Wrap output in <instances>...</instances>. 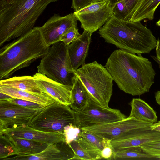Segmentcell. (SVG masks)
<instances>
[{
  "label": "cell",
  "mask_w": 160,
  "mask_h": 160,
  "mask_svg": "<svg viewBox=\"0 0 160 160\" xmlns=\"http://www.w3.org/2000/svg\"><path fill=\"white\" fill-rule=\"evenodd\" d=\"M105 67L120 89L132 96L148 92L154 82L156 73L152 63L141 54L115 50L108 58Z\"/></svg>",
  "instance_id": "obj_1"
},
{
  "label": "cell",
  "mask_w": 160,
  "mask_h": 160,
  "mask_svg": "<svg viewBox=\"0 0 160 160\" xmlns=\"http://www.w3.org/2000/svg\"><path fill=\"white\" fill-rule=\"evenodd\" d=\"M59 0H0V46L33 28L50 3Z\"/></svg>",
  "instance_id": "obj_2"
},
{
  "label": "cell",
  "mask_w": 160,
  "mask_h": 160,
  "mask_svg": "<svg viewBox=\"0 0 160 160\" xmlns=\"http://www.w3.org/2000/svg\"><path fill=\"white\" fill-rule=\"evenodd\" d=\"M41 27H36L0 50V79H7L48 53Z\"/></svg>",
  "instance_id": "obj_3"
},
{
  "label": "cell",
  "mask_w": 160,
  "mask_h": 160,
  "mask_svg": "<svg viewBox=\"0 0 160 160\" xmlns=\"http://www.w3.org/2000/svg\"><path fill=\"white\" fill-rule=\"evenodd\" d=\"M98 33L106 42L137 54L149 53L156 48L157 43L152 31L140 21H126L114 16Z\"/></svg>",
  "instance_id": "obj_4"
},
{
  "label": "cell",
  "mask_w": 160,
  "mask_h": 160,
  "mask_svg": "<svg viewBox=\"0 0 160 160\" xmlns=\"http://www.w3.org/2000/svg\"><path fill=\"white\" fill-rule=\"evenodd\" d=\"M75 73L98 104L108 107L112 94L113 79L107 68L95 61L84 64Z\"/></svg>",
  "instance_id": "obj_5"
},
{
  "label": "cell",
  "mask_w": 160,
  "mask_h": 160,
  "mask_svg": "<svg viewBox=\"0 0 160 160\" xmlns=\"http://www.w3.org/2000/svg\"><path fill=\"white\" fill-rule=\"evenodd\" d=\"M38 73L61 84L72 87L77 77L69 60L67 46L62 41L51 46L37 67Z\"/></svg>",
  "instance_id": "obj_6"
},
{
  "label": "cell",
  "mask_w": 160,
  "mask_h": 160,
  "mask_svg": "<svg viewBox=\"0 0 160 160\" xmlns=\"http://www.w3.org/2000/svg\"><path fill=\"white\" fill-rule=\"evenodd\" d=\"M75 111L69 106L56 102L39 111L28 125L43 131L63 133L66 126L70 124L75 125Z\"/></svg>",
  "instance_id": "obj_7"
},
{
  "label": "cell",
  "mask_w": 160,
  "mask_h": 160,
  "mask_svg": "<svg viewBox=\"0 0 160 160\" xmlns=\"http://www.w3.org/2000/svg\"><path fill=\"white\" fill-rule=\"evenodd\" d=\"M75 113V125L80 128L121 120L127 117L119 110L103 107L91 99L83 109Z\"/></svg>",
  "instance_id": "obj_8"
},
{
  "label": "cell",
  "mask_w": 160,
  "mask_h": 160,
  "mask_svg": "<svg viewBox=\"0 0 160 160\" xmlns=\"http://www.w3.org/2000/svg\"><path fill=\"white\" fill-rule=\"evenodd\" d=\"M73 13L80 22L81 28L92 33L114 16L112 7L108 0L92 2Z\"/></svg>",
  "instance_id": "obj_9"
},
{
  "label": "cell",
  "mask_w": 160,
  "mask_h": 160,
  "mask_svg": "<svg viewBox=\"0 0 160 160\" xmlns=\"http://www.w3.org/2000/svg\"><path fill=\"white\" fill-rule=\"evenodd\" d=\"M153 123L128 116L124 119L80 128L100 137L112 140L129 132L150 128Z\"/></svg>",
  "instance_id": "obj_10"
},
{
  "label": "cell",
  "mask_w": 160,
  "mask_h": 160,
  "mask_svg": "<svg viewBox=\"0 0 160 160\" xmlns=\"http://www.w3.org/2000/svg\"><path fill=\"white\" fill-rule=\"evenodd\" d=\"M40 110L28 108L6 100H0V131L8 128L28 125Z\"/></svg>",
  "instance_id": "obj_11"
},
{
  "label": "cell",
  "mask_w": 160,
  "mask_h": 160,
  "mask_svg": "<svg viewBox=\"0 0 160 160\" xmlns=\"http://www.w3.org/2000/svg\"><path fill=\"white\" fill-rule=\"evenodd\" d=\"M0 134L9 137L33 140L48 145L66 140L65 135L62 132L43 131L25 124L7 128L0 131Z\"/></svg>",
  "instance_id": "obj_12"
},
{
  "label": "cell",
  "mask_w": 160,
  "mask_h": 160,
  "mask_svg": "<svg viewBox=\"0 0 160 160\" xmlns=\"http://www.w3.org/2000/svg\"><path fill=\"white\" fill-rule=\"evenodd\" d=\"M77 21L73 13L63 16L54 14L41 27L46 44L50 47L60 41L61 36L69 28L77 26Z\"/></svg>",
  "instance_id": "obj_13"
},
{
  "label": "cell",
  "mask_w": 160,
  "mask_h": 160,
  "mask_svg": "<svg viewBox=\"0 0 160 160\" xmlns=\"http://www.w3.org/2000/svg\"><path fill=\"white\" fill-rule=\"evenodd\" d=\"M74 156L73 150L65 140L48 145L38 153L31 155H18L5 160H71Z\"/></svg>",
  "instance_id": "obj_14"
},
{
  "label": "cell",
  "mask_w": 160,
  "mask_h": 160,
  "mask_svg": "<svg viewBox=\"0 0 160 160\" xmlns=\"http://www.w3.org/2000/svg\"><path fill=\"white\" fill-rule=\"evenodd\" d=\"M160 140V132L151 128L129 132L110 141L115 152L130 147L140 146L151 141Z\"/></svg>",
  "instance_id": "obj_15"
},
{
  "label": "cell",
  "mask_w": 160,
  "mask_h": 160,
  "mask_svg": "<svg viewBox=\"0 0 160 160\" xmlns=\"http://www.w3.org/2000/svg\"><path fill=\"white\" fill-rule=\"evenodd\" d=\"M33 77L43 92L50 95L60 104L70 105L72 87L60 83L38 72Z\"/></svg>",
  "instance_id": "obj_16"
},
{
  "label": "cell",
  "mask_w": 160,
  "mask_h": 160,
  "mask_svg": "<svg viewBox=\"0 0 160 160\" xmlns=\"http://www.w3.org/2000/svg\"><path fill=\"white\" fill-rule=\"evenodd\" d=\"M92 33L84 30L83 32L76 40L67 46L68 54L74 71L81 65L85 64L88 54Z\"/></svg>",
  "instance_id": "obj_17"
},
{
  "label": "cell",
  "mask_w": 160,
  "mask_h": 160,
  "mask_svg": "<svg viewBox=\"0 0 160 160\" xmlns=\"http://www.w3.org/2000/svg\"><path fill=\"white\" fill-rule=\"evenodd\" d=\"M0 92L13 98L31 101L45 106L57 102L51 96L43 92L32 93L11 87L0 85Z\"/></svg>",
  "instance_id": "obj_18"
},
{
  "label": "cell",
  "mask_w": 160,
  "mask_h": 160,
  "mask_svg": "<svg viewBox=\"0 0 160 160\" xmlns=\"http://www.w3.org/2000/svg\"><path fill=\"white\" fill-rule=\"evenodd\" d=\"M130 104L131 111L129 116L152 123L157 122L158 117L156 112L143 100L140 98H133Z\"/></svg>",
  "instance_id": "obj_19"
},
{
  "label": "cell",
  "mask_w": 160,
  "mask_h": 160,
  "mask_svg": "<svg viewBox=\"0 0 160 160\" xmlns=\"http://www.w3.org/2000/svg\"><path fill=\"white\" fill-rule=\"evenodd\" d=\"M91 99L88 90L77 75L71 90L70 107L75 112H80L86 107Z\"/></svg>",
  "instance_id": "obj_20"
},
{
  "label": "cell",
  "mask_w": 160,
  "mask_h": 160,
  "mask_svg": "<svg viewBox=\"0 0 160 160\" xmlns=\"http://www.w3.org/2000/svg\"><path fill=\"white\" fill-rule=\"evenodd\" d=\"M0 85L13 87L32 93H43L36 82L33 76H15L0 80Z\"/></svg>",
  "instance_id": "obj_21"
},
{
  "label": "cell",
  "mask_w": 160,
  "mask_h": 160,
  "mask_svg": "<svg viewBox=\"0 0 160 160\" xmlns=\"http://www.w3.org/2000/svg\"><path fill=\"white\" fill-rule=\"evenodd\" d=\"M160 4V0H142L130 21H141L145 19L153 20L155 11Z\"/></svg>",
  "instance_id": "obj_22"
},
{
  "label": "cell",
  "mask_w": 160,
  "mask_h": 160,
  "mask_svg": "<svg viewBox=\"0 0 160 160\" xmlns=\"http://www.w3.org/2000/svg\"><path fill=\"white\" fill-rule=\"evenodd\" d=\"M8 137L18 149L19 155H31L38 153L48 145L45 143L28 139Z\"/></svg>",
  "instance_id": "obj_23"
},
{
  "label": "cell",
  "mask_w": 160,
  "mask_h": 160,
  "mask_svg": "<svg viewBox=\"0 0 160 160\" xmlns=\"http://www.w3.org/2000/svg\"><path fill=\"white\" fill-rule=\"evenodd\" d=\"M142 0H122L112 6L114 16L129 21Z\"/></svg>",
  "instance_id": "obj_24"
},
{
  "label": "cell",
  "mask_w": 160,
  "mask_h": 160,
  "mask_svg": "<svg viewBox=\"0 0 160 160\" xmlns=\"http://www.w3.org/2000/svg\"><path fill=\"white\" fill-rule=\"evenodd\" d=\"M155 159L145 152L140 146L125 148L115 152L114 160Z\"/></svg>",
  "instance_id": "obj_25"
},
{
  "label": "cell",
  "mask_w": 160,
  "mask_h": 160,
  "mask_svg": "<svg viewBox=\"0 0 160 160\" xmlns=\"http://www.w3.org/2000/svg\"><path fill=\"white\" fill-rule=\"evenodd\" d=\"M0 158L4 160L12 156L19 154V152L9 138L3 134H0Z\"/></svg>",
  "instance_id": "obj_26"
},
{
  "label": "cell",
  "mask_w": 160,
  "mask_h": 160,
  "mask_svg": "<svg viewBox=\"0 0 160 160\" xmlns=\"http://www.w3.org/2000/svg\"><path fill=\"white\" fill-rule=\"evenodd\" d=\"M77 139L80 144L91 157L92 160L102 159L101 151L94 145L80 136Z\"/></svg>",
  "instance_id": "obj_27"
},
{
  "label": "cell",
  "mask_w": 160,
  "mask_h": 160,
  "mask_svg": "<svg viewBox=\"0 0 160 160\" xmlns=\"http://www.w3.org/2000/svg\"><path fill=\"white\" fill-rule=\"evenodd\" d=\"M68 144L74 153V156L71 160H92L91 157L80 144L77 139L71 141Z\"/></svg>",
  "instance_id": "obj_28"
},
{
  "label": "cell",
  "mask_w": 160,
  "mask_h": 160,
  "mask_svg": "<svg viewBox=\"0 0 160 160\" xmlns=\"http://www.w3.org/2000/svg\"><path fill=\"white\" fill-rule=\"evenodd\" d=\"M140 147L153 158L160 159V140L149 142L142 145Z\"/></svg>",
  "instance_id": "obj_29"
},
{
  "label": "cell",
  "mask_w": 160,
  "mask_h": 160,
  "mask_svg": "<svg viewBox=\"0 0 160 160\" xmlns=\"http://www.w3.org/2000/svg\"><path fill=\"white\" fill-rule=\"evenodd\" d=\"M77 26H74L69 28L61 37L60 41L68 46L77 39L81 35Z\"/></svg>",
  "instance_id": "obj_30"
},
{
  "label": "cell",
  "mask_w": 160,
  "mask_h": 160,
  "mask_svg": "<svg viewBox=\"0 0 160 160\" xmlns=\"http://www.w3.org/2000/svg\"><path fill=\"white\" fill-rule=\"evenodd\" d=\"M81 129L73 124L66 126L64 128V134L66 142L68 144L71 141L77 139L81 132Z\"/></svg>",
  "instance_id": "obj_31"
},
{
  "label": "cell",
  "mask_w": 160,
  "mask_h": 160,
  "mask_svg": "<svg viewBox=\"0 0 160 160\" xmlns=\"http://www.w3.org/2000/svg\"><path fill=\"white\" fill-rule=\"evenodd\" d=\"M7 101L12 103L36 110L42 109L45 107L31 101L12 97L8 99Z\"/></svg>",
  "instance_id": "obj_32"
},
{
  "label": "cell",
  "mask_w": 160,
  "mask_h": 160,
  "mask_svg": "<svg viewBox=\"0 0 160 160\" xmlns=\"http://www.w3.org/2000/svg\"><path fill=\"white\" fill-rule=\"evenodd\" d=\"M110 140H109L102 151L101 155L102 159L109 160H114L115 153L110 143Z\"/></svg>",
  "instance_id": "obj_33"
},
{
  "label": "cell",
  "mask_w": 160,
  "mask_h": 160,
  "mask_svg": "<svg viewBox=\"0 0 160 160\" xmlns=\"http://www.w3.org/2000/svg\"><path fill=\"white\" fill-rule=\"evenodd\" d=\"M92 3V0H72L71 8L77 12Z\"/></svg>",
  "instance_id": "obj_34"
},
{
  "label": "cell",
  "mask_w": 160,
  "mask_h": 160,
  "mask_svg": "<svg viewBox=\"0 0 160 160\" xmlns=\"http://www.w3.org/2000/svg\"><path fill=\"white\" fill-rule=\"evenodd\" d=\"M156 48V57L153 56L151 57L158 63L160 62V39H159L157 40Z\"/></svg>",
  "instance_id": "obj_35"
},
{
  "label": "cell",
  "mask_w": 160,
  "mask_h": 160,
  "mask_svg": "<svg viewBox=\"0 0 160 160\" xmlns=\"http://www.w3.org/2000/svg\"><path fill=\"white\" fill-rule=\"evenodd\" d=\"M150 128L152 130L160 132V121L153 123Z\"/></svg>",
  "instance_id": "obj_36"
},
{
  "label": "cell",
  "mask_w": 160,
  "mask_h": 160,
  "mask_svg": "<svg viewBox=\"0 0 160 160\" xmlns=\"http://www.w3.org/2000/svg\"><path fill=\"white\" fill-rule=\"evenodd\" d=\"M155 97L156 102L160 105V90L155 92Z\"/></svg>",
  "instance_id": "obj_37"
},
{
  "label": "cell",
  "mask_w": 160,
  "mask_h": 160,
  "mask_svg": "<svg viewBox=\"0 0 160 160\" xmlns=\"http://www.w3.org/2000/svg\"><path fill=\"white\" fill-rule=\"evenodd\" d=\"M0 100H7L11 97L6 94L2 92H0Z\"/></svg>",
  "instance_id": "obj_38"
},
{
  "label": "cell",
  "mask_w": 160,
  "mask_h": 160,
  "mask_svg": "<svg viewBox=\"0 0 160 160\" xmlns=\"http://www.w3.org/2000/svg\"><path fill=\"white\" fill-rule=\"evenodd\" d=\"M109 2L111 5L112 7L117 3L120 2L122 0H108Z\"/></svg>",
  "instance_id": "obj_39"
},
{
  "label": "cell",
  "mask_w": 160,
  "mask_h": 160,
  "mask_svg": "<svg viewBox=\"0 0 160 160\" xmlns=\"http://www.w3.org/2000/svg\"><path fill=\"white\" fill-rule=\"evenodd\" d=\"M104 0H92V2H99L101 1H102Z\"/></svg>",
  "instance_id": "obj_40"
},
{
  "label": "cell",
  "mask_w": 160,
  "mask_h": 160,
  "mask_svg": "<svg viewBox=\"0 0 160 160\" xmlns=\"http://www.w3.org/2000/svg\"><path fill=\"white\" fill-rule=\"evenodd\" d=\"M156 24L157 26L160 27V19H159L158 21L156 22Z\"/></svg>",
  "instance_id": "obj_41"
},
{
  "label": "cell",
  "mask_w": 160,
  "mask_h": 160,
  "mask_svg": "<svg viewBox=\"0 0 160 160\" xmlns=\"http://www.w3.org/2000/svg\"><path fill=\"white\" fill-rule=\"evenodd\" d=\"M158 63V64L159 67L160 68V62H159V63Z\"/></svg>",
  "instance_id": "obj_42"
}]
</instances>
